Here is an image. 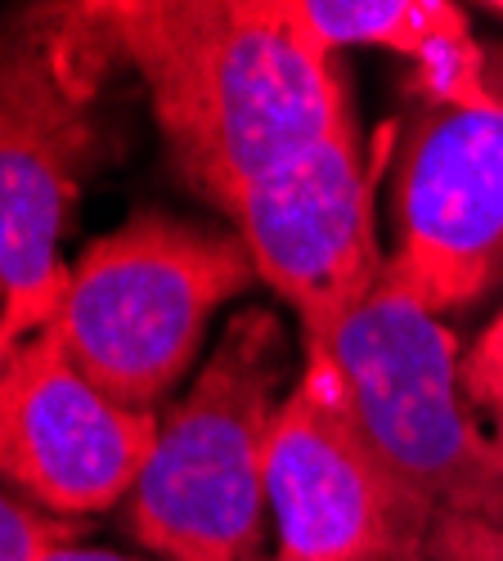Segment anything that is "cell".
I'll use <instances>...</instances> for the list:
<instances>
[{"label":"cell","instance_id":"1","mask_svg":"<svg viewBox=\"0 0 503 561\" xmlns=\"http://www.w3.org/2000/svg\"><path fill=\"white\" fill-rule=\"evenodd\" d=\"M85 14L108 59L145 77L180 175L216 207L351 122L338 50L297 0H108Z\"/></svg>","mask_w":503,"mask_h":561},{"label":"cell","instance_id":"12","mask_svg":"<svg viewBox=\"0 0 503 561\" xmlns=\"http://www.w3.org/2000/svg\"><path fill=\"white\" fill-rule=\"evenodd\" d=\"M423 552L432 561H503V526L472 517H436Z\"/></svg>","mask_w":503,"mask_h":561},{"label":"cell","instance_id":"13","mask_svg":"<svg viewBox=\"0 0 503 561\" xmlns=\"http://www.w3.org/2000/svg\"><path fill=\"white\" fill-rule=\"evenodd\" d=\"M464 396L477 409H503V310L464 355Z\"/></svg>","mask_w":503,"mask_h":561},{"label":"cell","instance_id":"10","mask_svg":"<svg viewBox=\"0 0 503 561\" xmlns=\"http://www.w3.org/2000/svg\"><path fill=\"white\" fill-rule=\"evenodd\" d=\"M297 5L333 50L378 45L409 59L423 100L481 108L499 95L494 64L459 5L445 0H297Z\"/></svg>","mask_w":503,"mask_h":561},{"label":"cell","instance_id":"7","mask_svg":"<svg viewBox=\"0 0 503 561\" xmlns=\"http://www.w3.org/2000/svg\"><path fill=\"white\" fill-rule=\"evenodd\" d=\"M265 499L279 526L274 561H396L419 552L436 522L355 432L338 387L315 364H301L274 413Z\"/></svg>","mask_w":503,"mask_h":561},{"label":"cell","instance_id":"6","mask_svg":"<svg viewBox=\"0 0 503 561\" xmlns=\"http://www.w3.org/2000/svg\"><path fill=\"white\" fill-rule=\"evenodd\" d=\"M391 130L369 149L355 117L315 149L270 171L225 207L256 278L279 293L301 329H324L355 310L387 274L374 194Z\"/></svg>","mask_w":503,"mask_h":561},{"label":"cell","instance_id":"3","mask_svg":"<svg viewBox=\"0 0 503 561\" xmlns=\"http://www.w3.org/2000/svg\"><path fill=\"white\" fill-rule=\"evenodd\" d=\"M108 50L85 5L27 10L0 36V364L59 314V229L100 135L90 95Z\"/></svg>","mask_w":503,"mask_h":561},{"label":"cell","instance_id":"17","mask_svg":"<svg viewBox=\"0 0 503 561\" xmlns=\"http://www.w3.org/2000/svg\"><path fill=\"white\" fill-rule=\"evenodd\" d=\"M485 14H494V19H503V0H494V5H485Z\"/></svg>","mask_w":503,"mask_h":561},{"label":"cell","instance_id":"16","mask_svg":"<svg viewBox=\"0 0 503 561\" xmlns=\"http://www.w3.org/2000/svg\"><path fill=\"white\" fill-rule=\"evenodd\" d=\"M494 417H499V427H494V445H499V449H503V409H499V413H494Z\"/></svg>","mask_w":503,"mask_h":561},{"label":"cell","instance_id":"11","mask_svg":"<svg viewBox=\"0 0 503 561\" xmlns=\"http://www.w3.org/2000/svg\"><path fill=\"white\" fill-rule=\"evenodd\" d=\"M81 522L45 517V512L0 494V561H41L50 548L72 543Z\"/></svg>","mask_w":503,"mask_h":561},{"label":"cell","instance_id":"9","mask_svg":"<svg viewBox=\"0 0 503 561\" xmlns=\"http://www.w3.org/2000/svg\"><path fill=\"white\" fill-rule=\"evenodd\" d=\"M158 445V413H130L90 387L50 333L0 364V477L50 517L77 522L135 490Z\"/></svg>","mask_w":503,"mask_h":561},{"label":"cell","instance_id":"5","mask_svg":"<svg viewBox=\"0 0 503 561\" xmlns=\"http://www.w3.org/2000/svg\"><path fill=\"white\" fill-rule=\"evenodd\" d=\"M252 284L239 233L145 211L81 252L41 333L113 404L153 413L203 346L207 319Z\"/></svg>","mask_w":503,"mask_h":561},{"label":"cell","instance_id":"14","mask_svg":"<svg viewBox=\"0 0 503 561\" xmlns=\"http://www.w3.org/2000/svg\"><path fill=\"white\" fill-rule=\"evenodd\" d=\"M41 561H130V557H122V552H100V548H77V543H59V548H50Z\"/></svg>","mask_w":503,"mask_h":561},{"label":"cell","instance_id":"8","mask_svg":"<svg viewBox=\"0 0 503 561\" xmlns=\"http://www.w3.org/2000/svg\"><path fill=\"white\" fill-rule=\"evenodd\" d=\"M481 108L423 100L396 175L387 270L427 310H468L503 278V72Z\"/></svg>","mask_w":503,"mask_h":561},{"label":"cell","instance_id":"2","mask_svg":"<svg viewBox=\"0 0 503 561\" xmlns=\"http://www.w3.org/2000/svg\"><path fill=\"white\" fill-rule=\"evenodd\" d=\"M301 351L338 387L382 467L432 517L503 526V449L481 436L464 396L459 337L391 270L342 319L301 329Z\"/></svg>","mask_w":503,"mask_h":561},{"label":"cell","instance_id":"18","mask_svg":"<svg viewBox=\"0 0 503 561\" xmlns=\"http://www.w3.org/2000/svg\"><path fill=\"white\" fill-rule=\"evenodd\" d=\"M0 306H5V288H0Z\"/></svg>","mask_w":503,"mask_h":561},{"label":"cell","instance_id":"15","mask_svg":"<svg viewBox=\"0 0 503 561\" xmlns=\"http://www.w3.org/2000/svg\"><path fill=\"white\" fill-rule=\"evenodd\" d=\"M396 561H432V557H427V552L419 548V552H404V557H396Z\"/></svg>","mask_w":503,"mask_h":561},{"label":"cell","instance_id":"4","mask_svg":"<svg viewBox=\"0 0 503 561\" xmlns=\"http://www.w3.org/2000/svg\"><path fill=\"white\" fill-rule=\"evenodd\" d=\"M284 373L279 319L261 306L239 310L198 382L158 417V445L126 507L145 548L167 561H274L265 557V445Z\"/></svg>","mask_w":503,"mask_h":561}]
</instances>
